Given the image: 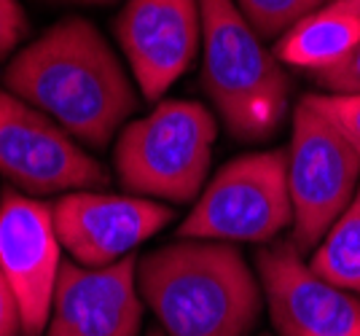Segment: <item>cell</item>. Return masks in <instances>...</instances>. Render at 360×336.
Listing matches in <instances>:
<instances>
[{"mask_svg": "<svg viewBox=\"0 0 360 336\" xmlns=\"http://www.w3.org/2000/svg\"><path fill=\"white\" fill-rule=\"evenodd\" d=\"M3 84L97 151L116 138L137 108L127 70L100 30L81 16L62 19L16 51L3 70Z\"/></svg>", "mask_w": 360, "mask_h": 336, "instance_id": "obj_1", "label": "cell"}, {"mask_svg": "<svg viewBox=\"0 0 360 336\" xmlns=\"http://www.w3.org/2000/svg\"><path fill=\"white\" fill-rule=\"evenodd\" d=\"M137 290L167 336H245L261 315V283L242 253L178 240L137 261Z\"/></svg>", "mask_w": 360, "mask_h": 336, "instance_id": "obj_2", "label": "cell"}, {"mask_svg": "<svg viewBox=\"0 0 360 336\" xmlns=\"http://www.w3.org/2000/svg\"><path fill=\"white\" fill-rule=\"evenodd\" d=\"M202 86L229 135L271 138L285 119L290 81L280 60L261 44L234 0H199Z\"/></svg>", "mask_w": 360, "mask_h": 336, "instance_id": "obj_3", "label": "cell"}, {"mask_svg": "<svg viewBox=\"0 0 360 336\" xmlns=\"http://www.w3.org/2000/svg\"><path fill=\"white\" fill-rule=\"evenodd\" d=\"M218 122L194 100H162L119 132L113 167L121 186L146 199L191 202L207 181Z\"/></svg>", "mask_w": 360, "mask_h": 336, "instance_id": "obj_4", "label": "cell"}, {"mask_svg": "<svg viewBox=\"0 0 360 336\" xmlns=\"http://www.w3.org/2000/svg\"><path fill=\"white\" fill-rule=\"evenodd\" d=\"M293 226L288 153H242L226 162L178 226L180 240L269 243Z\"/></svg>", "mask_w": 360, "mask_h": 336, "instance_id": "obj_5", "label": "cell"}, {"mask_svg": "<svg viewBox=\"0 0 360 336\" xmlns=\"http://www.w3.org/2000/svg\"><path fill=\"white\" fill-rule=\"evenodd\" d=\"M288 191L293 240L301 253L315 250L360 186V156L339 129L304 97L293 110L288 146Z\"/></svg>", "mask_w": 360, "mask_h": 336, "instance_id": "obj_6", "label": "cell"}, {"mask_svg": "<svg viewBox=\"0 0 360 336\" xmlns=\"http://www.w3.org/2000/svg\"><path fill=\"white\" fill-rule=\"evenodd\" d=\"M0 175L27 197L108 186L105 167L60 124L0 86Z\"/></svg>", "mask_w": 360, "mask_h": 336, "instance_id": "obj_7", "label": "cell"}, {"mask_svg": "<svg viewBox=\"0 0 360 336\" xmlns=\"http://www.w3.org/2000/svg\"><path fill=\"white\" fill-rule=\"evenodd\" d=\"M60 237L51 205L14 188L0 191V272L14 293L22 336H44L60 277Z\"/></svg>", "mask_w": 360, "mask_h": 336, "instance_id": "obj_8", "label": "cell"}, {"mask_svg": "<svg viewBox=\"0 0 360 336\" xmlns=\"http://www.w3.org/2000/svg\"><path fill=\"white\" fill-rule=\"evenodd\" d=\"M255 269L283 336H360V296L315 275L290 240L261 247Z\"/></svg>", "mask_w": 360, "mask_h": 336, "instance_id": "obj_9", "label": "cell"}, {"mask_svg": "<svg viewBox=\"0 0 360 336\" xmlns=\"http://www.w3.org/2000/svg\"><path fill=\"white\" fill-rule=\"evenodd\" d=\"M175 218L169 205L146 197L70 191L51 205L60 245L81 266H108L132 256Z\"/></svg>", "mask_w": 360, "mask_h": 336, "instance_id": "obj_10", "label": "cell"}, {"mask_svg": "<svg viewBox=\"0 0 360 336\" xmlns=\"http://www.w3.org/2000/svg\"><path fill=\"white\" fill-rule=\"evenodd\" d=\"M113 32L146 100L156 103L199 51V0H127Z\"/></svg>", "mask_w": 360, "mask_h": 336, "instance_id": "obj_11", "label": "cell"}, {"mask_svg": "<svg viewBox=\"0 0 360 336\" xmlns=\"http://www.w3.org/2000/svg\"><path fill=\"white\" fill-rule=\"evenodd\" d=\"M140 325L135 256L108 266L62 261L46 336H137Z\"/></svg>", "mask_w": 360, "mask_h": 336, "instance_id": "obj_12", "label": "cell"}, {"mask_svg": "<svg viewBox=\"0 0 360 336\" xmlns=\"http://www.w3.org/2000/svg\"><path fill=\"white\" fill-rule=\"evenodd\" d=\"M360 44V16L326 6L277 38L274 57L309 73L328 70Z\"/></svg>", "mask_w": 360, "mask_h": 336, "instance_id": "obj_13", "label": "cell"}, {"mask_svg": "<svg viewBox=\"0 0 360 336\" xmlns=\"http://www.w3.org/2000/svg\"><path fill=\"white\" fill-rule=\"evenodd\" d=\"M309 266L326 283L360 296V186L349 207L312 250Z\"/></svg>", "mask_w": 360, "mask_h": 336, "instance_id": "obj_14", "label": "cell"}, {"mask_svg": "<svg viewBox=\"0 0 360 336\" xmlns=\"http://www.w3.org/2000/svg\"><path fill=\"white\" fill-rule=\"evenodd\" d=\"M333 0H234L258 38H283L301 19L323 11Z\"/></svg>", "mask_w": 360, "mask_h": 336, "instance_id": "obj_15", "label": "cell"}, {"mask_svg": "<svg viewBox=\"0 0 360 336\" xmlns=\"http://www.w3.org/2000/svg\"><path fill=\"white\" fill-rule=\"evenodd\" d=\"M304 100L323 113L360 156V94H307Z\"/></svg>", "mask_w": 360, "mask_h": 336, "instance_id": "obj_16", "label": "cell"}, {"mask_svg": "<svg viewBox=\"0 0 360 336\" xmlns=\"http://www.w3.org/2000/svg\"><path fill=\"white\" fill-rule=\"evenodd\" d=\"M312 81L326 94H360V44L339 65L312 73Z\"/></svg>", "mask_w": 360, "mask_h": 336, "instance_id": "obj_17", "label": "cell"}, {"mask_svg": "<svg viewBox=\"0 0 360 336\" xmlns=\"http://www.w3.org/2000/svg\"><path fill=\"white\" fill-rule=\"evenodd\" d=\"M27 32V16L19 0H0V60L8 57Z\"/></svg>", "mask_w": 360, "mask_h": 336, "instance_id": "obj_18", "label": "cell"}, {"mask_svg": "<svg viewBox=\"0 0 360 336\" xmlns=\"http://www.w3.org/2000/svg\"><path fill=\"white\" fill-rule=\"evenodd\" d=\"M22 331V321H19V306L6 277L0 272V336H16Z\"/></svg>", "mask_w": 360, "mask_h": 336, "instance_id": "obj_19", "label": "cell"}, {"mask_svg": "<svg viewBox=\"0 0 360 336\" xmlns=\"http://www.w3.org/2000/svg\"><path fill=\"white\" fill-rule=\"evenodd\" d=\"M330 6H333V8H342V11H349V14L360 16V0H333Z\"/></svg>", "mask_w": 360, "mask_h": 336, "instance_id": "obj_20", "label": "cell"}, {"mask_svg": "<svg viewBox=\"0 0 360 336\" xmlns=\"http://www.w3.org/2000/svg\"><path fill=\"white\" fill-rule=\"evenodd\" d=\"M54 3H81V6H103V3H113V0H54Z\"/></svg>", "mask_w": 360, "mask_h": 336, "instance_id": "obj_21", "label": "cell"}, {"mask_svg": "<svg viewBox=\"0 0 360 336\" xmlns=\"http://www.w3.org/2000/svg\"><path fill=\"white\" fill-rule=\"evenodd\" d=\"M148 336H165V334H159V331H156V328H153V331H150Z\"/></svg>", "mask_w": 360, "mask_h": 336, "instance_id": "obj_22", "label": "cell"}]
</instances>
